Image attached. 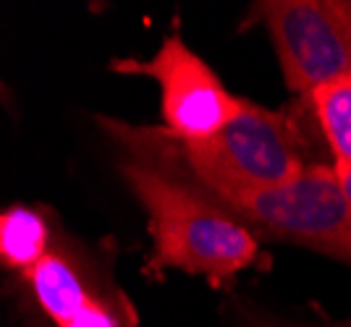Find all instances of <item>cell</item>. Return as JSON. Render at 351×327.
I'll return each instance as SVG.
<instances>
[{
  "label": "cell",
  "mask_w": 351,
  "mask_h": 327,
  "mask_svg": "<svg viewBox=\"0 0 351 327\" xmlns=\"http://www.w3.org/2000/svg\"><path fill=\"white\" fill-rule=\"evenodd\" d=\"M97 123L132 157L191 181L215 202L286 186L315 163L304 155L307 144L299 118L252 100L223 131L202 142H178L162 129L132 126L105 116Z\"/></svg>",
  "instance_id": "6da1fadb"
},
{
  "label": "cell",
  "mask_w": 351,
  "mask_h": 327,
  "mask_svg": "<svg viewBox=\"0 0 351 327\" xmlns=\"http://www.w3.org/2000/svg\"><path fill=\"white\" fill-rule=\"evenodd\" d=\"M118 170L147 209L155 241L152 270L173 267L228 283L257 259V236L191 181L132 155Z\"/></svg>",
  "instance_id": "7a4b0ae2"
},
{
  "label": "cell",
  "mask_w": 351,
  "mask_h": 327,
  "mask_svg": "<svg viewBox=\"0 0 351 327\" xmlns=\"http://www.w3.org/2000/svg\"><path fill=\"white\" fill-rule=\"evenodd\" d=\"M254 236L296 244L351 265V205L336 165L309 163L296 181L218 202Z\"/></svg>",
  "instance_id": "3957f363"
},
{
  "label": "cell",
  "mask_w": 351,
  "mask_h": 327,
  "mask_svg": "<svg viewBox=\"0 0 351 327\" xmlns=\"http://www.w3.org/2000/svg\"><path fill=\"white\" fill-rule=\"evenodd\" d=\"M276 47L286 87L309 97L351 76V0H267L252 5Z\"/></svg>",
  "instance_id": "277c9868"
},
{
  "label": "cell",
  "mask_w": 351,
  "mask_h": 327,
  "mask_svg": "<svg viewBox=\"0 0 351 327\" xmlns=\"http://www.w3.org/2000/svg\"><path fill=\"white\" fill-rule=\"evenodd\" d=\"M118 74L149 76L160 87L162 131L178 142H202L223 131L244 110L247 97L223 87L215 71L178 34L162 40L152 60H113Z\"/></svg>",
  "instance_id": "5b68a950"
},
{
  "label": "cell",
  "mask_w": 351,
  "mask_h": 327,
  "mask_svg": "<svg viewBox=\"0 0 351 327\" xmlns=\"http://www.w3.org/2000/svg\"><path fill=\"white\" fill-rule=\"evenodd\" d=\"M32 288V296L56 327L71 322L76 314L100 293L92 288L87 272L63 249H50L29 272L21 275Z\"/></svg>",
  "instance_id": "8992f818"
},
{
  "label": "cell",
  "mask_w": 351,
  "mask_h": 327,
  "mask_svg": "<svg viewBox=\"0 0 351 327\" xmlns=\"http://www.w3.org/2000/svg\"><path fill=\"white\" fill-rule=\"evenodd\" d=\"M50 252V225L37 209L14 205L0 218V259L3 267L29 272Z\"/></svg>",
  "instance_id": "52a82bcc"
},
{
  "label": "cell",
  "mask_w": 351,
  "mask_h": 327,
  "mask_svg": "<svg viewBox=\"0 0 351 327\" xmlns=\"http://www.w3.org/2000/svg\"><path fill=\"white\" fill-rule=\"evenodd\" d=\"M307 103L333 155V165H351V76L322 84L309 94Z\"/></svg>",
  "instance_id": "ba28073f"
},
{
  "label": "cell",
  "mask_w": 351,
  "mask_h": 327,
  "mask_svg": "<svg viewBox=\"0 0 351 327\" xmlns=\"http://www.w3.org/2000/svg\"><path fill=\"white\" fill-rule=\"evenodd\" d=\"M63 327H132V325L123 319V314L118 309V301L97 296L92 298L87 306Z\"/></svg>",
  "instance_id": "9c48e42d"
},
{
  "label": "cell",
  "mask_w": 351,
  "mask_h": 327,
  "mask_svg": "<svg viewBox=\"0 0 351 327\" xmlns=\"http://www.w3.org/2000/svg\"><path fill=\"white\" fill-rule=\"evenodd\" d=\"M338 173V181H341V189H343V194H346V199H349L351 205V165H341V168H336Z\"/></svg>",
  "instance_id": "30bf717a"
},
{
  "label": "cell",
  "mask_w": 351,
  "mask_h": 327,
  "mask_svg": "<svg viewBox=\"0 0 351 327\" xmlns=\"http://www.w3.org/2000/svg\"><path fill=\"white\" fill-rule=\"evenodd\" d=\"M328 327H351V317L341 319V322H333V325H328Z\"/></svg>",
  "instance_id": "8fae6325"
},
{
  "label": "cell",
  "mask_w": 351,
  "mask_h": 327,
  "mask_svg": "<svg viewBox=\"0 0 351 327\" xmlns=\"http://www.w3.org/2000/svg\"><path fill=\"white\" fill-rule=\"evenodd\" d=\"M254 327H286V325H278V322H260V325Z\"/></svg>",
  "instance_id": "7c38bea8"
}]
</instances>
